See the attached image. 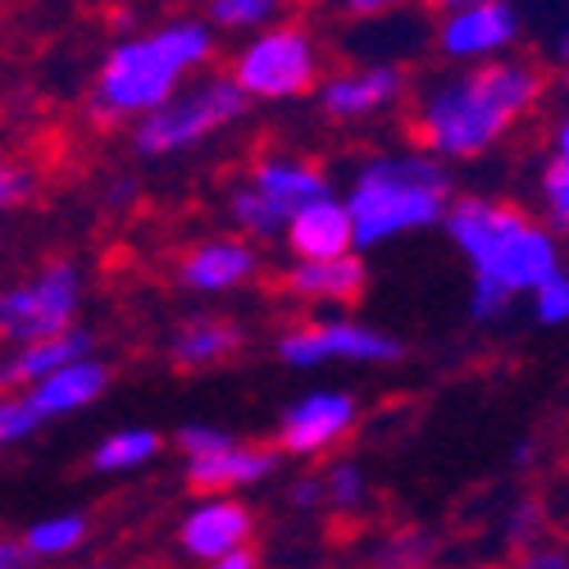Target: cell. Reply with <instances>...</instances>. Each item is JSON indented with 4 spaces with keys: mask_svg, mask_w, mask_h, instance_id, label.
I'll return each mask as SVG.
<instances>
[{
    "mask_svg": "<svg viewBox=\"0 0 569 569\" xmlns=\"http://www.w3.org/2000/svg\"><path fill=\"white\" fill-rule=\"evenodd\" d=\"M447 242L469 264V319L501 323L519 297H533L565 269L560 237L525 206L465 192L447 210Z\"/></svg>",
    "mask_w": 569,
    "mask_h": 569,
    "instance_id": "6da1fadb",
    "label": "cell"
},
{
    "mask_svg": "<svg viewBox=\"0 0 569 569\" xmlns=\"http://www.w3.org/2000/svg\"><path fill=\"white\" fill-rule=\"evenodd\" d=\"M542 87V69L519 56L451 69L429 87H419L410 106V137L419 151L447 164L479 160L501 147V137L515 123H525L538 110Z\"/></svg>",
    "mask_w": 569,
    "mask_h": 569,
    "instance_id": "7a4b0ae2",
    "label": "cell"
},
{
    "mask_svg": "<svg viewBox=\"0 0 569 569\" xmlns=\"http://www.w3.org/2000/svg\"><path fill=\"white\" fill-rule=\"evenodd\" d=\"M214 23L197 14H178L147 32L119 37L87 91V114L97 128L141 123L164 110L182 87H192L214 64Z\"/></svg>",
    "mask_w": 569,
    "mask_h": 569,
    "instance_id": "3957f363",
    "label": "cell"
},
{
    "mask_svg": "<svg viewBox=\"0 0 569 569\" xmlns=\"http://www.w3.org/2000/svg\"><path fill=\"white\" fill-rule=\"evenodd\" d=\"M456 173L447 160L397 147V151H373L365 156L347 178V210L356 219V247L378 251L392 247L401 237L429 232L447 223V210L456 206Z\"/></svg>",
    "mask_w": 569,
    "mask_h": 569,
    "instance_id": "277c9868",
    "label": "cell"
},
{
    "mask_svg": "<svg viewBox=\"0 0 569 569\" xmlns=\"http://www.w3.org/2000/svg\"><path fill=\"white\" fill-rule=\"evenodd\" d=\"M247 106H251V97L228 73H201L192 87H182L164 110L132 123L128 147L137 160L187 156V151L206 147L210 137L228 132L232 123H242Z\"/></svg>",
    "mask_w": 569,
    "mask_h": 569,
    "instance_id": "5b68a950",
    "label": "cell"
},
{
    "mask_svg": "<svg viewBox=\"0 0 569 569\" xmlns=\"http://www.w3.org/2000/svg\"><path fill=\"white\" fill-rule=\"evenodd\" d=\"M228 78L247 91L260 106H282V101H301L315 97L323 73V51L319 37L301 23H278L256 37H247L228 60Z\"/></svg>",
    "mask_w": 569,
    "mask_h": 569,
    "instance_id": "8992f818",
    "label": "cell"
},
{
    "mask_svg": "<svg viewBox=\"0 0 569 569\" xmlns=\"http://www.w3.org/2000/svg\"><path fill=\"white\" fill-rule=\"evenodd\" d=\"M273 356L288 369H323V365H360V369H378V365H397L406 356V342L397 333L365 319H347V315H315L301 319L292 328H282Z\"/></svg>",
    "mask_w": 569,
    "mask_h": 569,
    "instance_id": "52a82bcc",
    "label": "cell"
},
{
    "mask_svg": "<svg viewBox=\"0 0 569 569\" xmlns=\"http://www.w3.org/2000/svg\"><path fill=\"white\" fill-rule=\"evenodd\" d=\"M82 269L73 260H46L32 278L14 282L0 297V333L14 347H32L78 328Z\"/></svg>",
    "mask_w": 569,
    "mask_h": 569,
    "instance_id": "ba28073f",
    "label": "cell"
},
{
    "mask_svg": "<svg viewBox=\"0 0 569 569\" xmlns=\"http://www.w3.org/2000/svg\"><path fill=\"white\" fill-rule=\"evenodd\" d=\"M360 423V401L347 388H315L282 406L273 423V447L292 460H315L351 438Z\"/></svg>",
    "mask_w": 569,
    "mask_h": 569,
    "instance_id": "9c48e42d",
    "label": "cell"
},
{
    "mask_svg": "<svg viewBox=\"0 0 569 569\" xmlns=\"http://www.w3.org/2000/svg\"><path fill=\"white\" fill-rule=\"evenodd\" d=\"M519 37H525V14H519L515 0H497V6H469V10L442 14L438 28H433L438 56L451 60L456 69L506 60L519 46Z\"/></svg>",
    "mask_w": 569,
    "mask_h": 569,
    "instance_id": "30bf717a",
    "label": "cell"
},
{
    "mask_svg": "<svg viewBox=\"0 0 569 569\" xmlns=\"http://www.w3.org/2000/svg\"><path fill=\"white\" fill-rule=\"evenodd\" d=\"M251 538H256V510L232 492L197 497L178 519V551L187 560H201L206 569L237 551H251Z\"/></svg>",
    "mask_w": 569,
    "mask_h": 569,
    "instance_id": "8fae6325",
    "label": "cell"
},
{
    "mask_svg": "<svg viewBox=\"0 0 569 569\" xmlns=\"http://www.w3.org/2000/svg\"><path fill=\"white\" fill-rule=\"evenodd\" d=\"M406 97V69L392 60H373V64H356V69H338L328 73L315 91L319 114L333 123H360L392 110Z\"/></svg>",
    "mask_w": 569,
    "mask_h": 569,
    "instance_id": "7c38bea8",
    "label": "cell"
},
{
    "mask_svg": "<svg viewBox=\"0 0 569 569\" xmlns=\"http://www.w3.org/2000/svg\"><path fill=\"white\" fill-rule=\"evenodd\" d=\"M260 273V247L247 242L237 232H219V237H201L197 247H187L178 260V282L192 297H228L251 288Z\"/></svg>",
    "mask_w": 569,
    "mask_h": 569,
    "instance_id": "4fadbf2b",
    "label": "cell"
},
{
    "mask_svg": "<svg viewBox=\"0 0 569 569\" xmlns=\"http://www.w3.org/2000/svg\"><path fill=\"white\" fill-rule=\"evenodd\" d=\"M282 465L278 447H260V442H228L223 451L210 456H192L182 460V479L197 497H214V492H237V488H260L269 483Z\"/></svg>",
    "mask_w": 569,
    "mask_h": 569,
    "instance_id": "5bb4252c",
    "label": "cell"
},
{
    "mask_svg": "<svg viewBox=\"0 0 569 569\" xmlns=\"http://www.w3.org/2000/svg\"><path fill=\"white\" fill-rule=\"evenodd\" d=\"M288 251L292 260H342L360 256L356 247V219L342 197H323L315 206H301L288 223Z\"/></svg>",
    "mask_w": 569,
    "mask_h": 569,
    "instance_id": "9a60e30c",
    "label": "cell"
},
{
    "mask_svg": "<svg viewBox=\"0 0 569 569\" xmlns=\"http://www.w3.org/2000/svg\"><path fill=\"white\" fill-rule=\"evenodd\" d=\"M91 356H97V333L78 323L60 338L14 347L6 360H0V383H6V392H28V388L41 383V378H51V373H60L78 360H91Z\"/></svg>",
    "mask_w": 569,
    "mask_h": 569,
    "instance_id": "2e32d148",
    "label": "cell"
},
{
    "mask_svg": "<svg viewBox=\"0 0 569 569\" xmlns=\"http://www.w3.org/2000/svg\"><path fill=\"white\" fill-rule=\"evenodd\" d=\"M110 378H114L110 365L91 356V360H78L69 369L51 373V378H41V383L28 388L23 397H28V406L37 410L41 423H56V419H69V415H78L87 406H97L110 392Z\"/></svg>",
    "mask_w": 569,
    "mask_h": 569,
    "instance_id": "e0dca14e",
    "label": "cell"
},
{
    "mask_svg": "<svg viewBox=\"0 0 569 569\" xmlns=\"http://www.w3.org/2000/svg\"><path fill=\"white\" fill-rule=\"evenodd\" d=\"M369 282V269L360 256L342 260H292L282 273V292L301 306H351Z\"/></svg>",
    "mask_w": 569,
    "mask_h": 569,
    "instance_id": "ac0fdd59",
    "label": "cell"
},
{
    "mask_svg": "<svg viewBox=\"0 0 569 569\" xmlns=\"http://www.w3.org/2000/svg\"><path fill=\"white\" fill-rule=\"evenodd\" d=\"M247 182H256L264 197H273L288 214H297L301 206H315L323 197H338L333 182L319 164H310L306 156H292V151H269L251 164Z\"/></svg>",
    "mask_w": 569,
    "mask_h": 569,
    "instance_id": "d6986e66",
    "label": "cell"
},
{
    "mask_svg": "<svg viewBox=\"0 0 569 569\" xmlns=\"http://www.w3.org/2000/svg\"><path fill=\"white\" fill-rule=\"evenodd\" d=\"M237 351H242V328H237L232 319H223V315L187 319L182 328H173V342H169V360L187 373L214 369Z\"/></svg>",
    "mask_w": 569,
    "mask_h": 569,
    "instance_id": "ffe728a7",
    "label": "cell"
},
{
    "mask_svg": "<svg viewBox=\"0 0 569 569\" xmlns=\"http://www.w3.org/2000/svg\"><path fill=\"white\" fill-rule=\"evenodd\" d=\"M223 214L232 223L237 237H247L256 247H269V242H288V223L292 214L282 210L273 197H264L256 182H232L228 187V201H223Z\"/></svg>",
    "mask_w": 569,
    "mask_h": 569,
    "instance_id": "44dd1931",
    "label": "cell"
},
{
    "mask_svg": "<svg viewBox=\"0 0 569 569\" xmlns=\"http://www.w3.org/2000/svg\"><path fill=\"white\" fill-rule=\"evenodd\" d=\"M164 456V438L156 429H147V423H128V429H110L97 447H91L87 465L91 473H137V469H147Z\"/></svg>",
    "mask_w": 569,
    "mask_h": 569,
    "instance_id": "7402d4cb",
    "label": "cell"
},
{
    "mask_svg": "<svg viewBox=\"0 0 569 569\" xmlns=\"http://www.w3.org/2000/svg\"><path fill=\"white\" fill-rule=\"evenodd\" d=\"M87 533H91V525H87L82 510H56V515L32 519V525L19 533V542L28 547V556H32L37 565H46V560H69V556H78L82 542H87Z\"/></svg>",
    "mask_w": 569,
    "mask_h": 569,
    "instance_id": "603a6c76",
    "label": "cell"
},
{
    "mask_svg": "<svg viewBox=\"0 0 569 569\" xmlns=\"http://www.w3.org/2000/svg\"><path fill=\"white\" fill-rule=\"evenodd\" d=\"M292 0H206V19L214 23V32H232V37H256L264 28L288 23Z\"/></svg>",
    "mask_w": 569,
    "mask_h": 569,
    "instance_id": "cb8c5ba5",
    "label": "cell"
},
{
    "mask_svg": "<svg viewBox=\"0 0 569 569\" xmlns=\"http://www.w3.org/2000/svg\"><path fill=\"white\" fill-rule=\"evenodd\" d=\"M538 201H542V223L560 237H569V160H547L538 178Z\"/></svg>",
    "mask_w": 569,
    "mask_h": 569,
    "instance_id": "d4e9b609",
    "label": "cell"
},
{
    "mask_svg": "<svg viewBox=\"0 0 569 569\" xmlns=\"http://www.w3.org/2000/svg\"><path fill=\"white\" fill-rule=\"evenodd\" d=\"M323 483H328V510L338 515H356L369 501V479H365V465L360 460H333L323 469Z\"/></svg>",
    "mask_w": 569,
    "mask_h": 569,
    "instance_id": "484cf974",
    "label": "cell"
},
{
    "mask_svg": "<svg viewBox=\"0 0 569 569\" xmlns=\"http://www.w3.org/2000/svg\"><path fill=\"white\" fill-rule=\"evenodd\" d=\"M529 315L542 328H569V269L551 273L542 288L529 297Z\"/></svg>",
    "mask_w": 569,
    "mask_h": 569,
    "instance_id": "4316f807",
    "label": "cell"
},
{
    "mask_svg": "<svg viewBox=\"0 0 569 569\" xmlns=\"http://www.w3.org/2000/svg\"><path fill=\"white\" fill-rule=\"evenodd\" d=\"M37 429H41V419H37V410L28 406V397H23V392H6V401H0V442L19 447V442H28Z\"/></svg>",
    "mask_w": 569,
    "mask_h": 569,
    "instance_id": "83f0119b",
    "label": "cell"
},
{
    "mask_svg": "<svg viewBox=\"0 0 569 569\" xmlns=\"http://www.w3.org/2000/svg\"><path fill=\"white\" fill-rule=\"evenodd\" d=\"M228 442H237L228 429H219V423H201V419L182 423V429L173 433V447L182 451V460H192V456H210V451H223Z\"/></svg>",
    "mask_w": 569,
    "mask_h": 569,
    "instance_id": "f1b7e54d",
    "label": "cell"
},
{
    "mask_svg": "<svg viewBox=\"0 0 569 569\" xmlns=\"http://www.w3.org/2000/svg\"><path fill=\"white\" fill-rule=\"evenodd\" d=\"M506 538H510V547H519V551H529L533 542H542V506L538 501H519L510 515H506Z\"/></svg>",
    "mask_w": 569,
    "mask_h": 569,
    "instance_id": "f546056e",
    "label": "cell"
},
{
    "mask_svg": "<svg viewBox=\"0 0 569 569\" xmlns=\"http://www.w3.org/2000/svg\"><path fill=\"white\" fill-rule=\"evenodd\" d=\"M37 197V173L28 169V164H6L0 169V206L6 210H19V206H28Z\"/></svg>",
    "mask_w": 569,
    "mask_h": 569,
    "instance_id": "4dcf8cb0",
    "label": "cell"
},
{
    "mask_svg": "<svg viewBox=\"0 0 569 569\" xmlns=\"http://www.w3.org/2000/svg\"><path fill=\"white\" fill-rule=\"evenodd\" d=\"M429 551H433V542L423 538V533H401V538H392L388 547H383V565L388 569H415V565H423L429 560Z\"/></svg>",
    "mask_w": 569,
    "mask_h": 569,
    "instance_id": "1f68e13d",
    "label": "cell"
},
{
    "mask_svg": "<svg viewBox=\"0 0 569 569\" xmlns=\"http://www.w3.org/2000/svg\"><path fill=\"white\" fill-rule=\"evenodd\" d=\"M288 506L301 510V515H315L328 506V483H323V473H301V479H292L288 488Z\"/></svg>",
    "mask_w": 569,
    "mask_h": 569,
    "instance_id": "d6a6232c",
    "label": "cell"
},
{
    "mask_svg": "<svg viewBox=\"0 0 569 569\" xmlns=\"http://www.w3.org/2000/svg\"><path fill=\"white\" fill-rule=\"evenodd\" d=\"M515 569H569V547H560V542H533L529 551H519Z\"/></svg>",
    "mask_w": 569,
    "mask_h": 569,
    "instance_id": "836d02e7",
    "label": "cell"
},
{
    "mask_svg": "<svg viewBox=\"0 0 569 569\" xmlns=\"http://www.w3.org/2000/svg\"><path fill=\"white\" fill-rule=\"evenodd\" d=\"M333 6L347 19H388V14H397L406 6V0H333Z\"/></svg>",
    "mask_w": 569,
    "mask_h": 569,
    "instance_id": "e575fe53",
    "label": "cell"
},
{
    "mask_svg": "<svg viewBox=\"0 0 569 569\" xmlns=\"http://www.w3.org/2000/svg\"><path fill=\"white\" fill-rule=\"evenodd\" d=\"M37 560L28 556V547L19 542V538H6L0 542V569H32Z\"/></svg>",
    "mask_w": 569,
    "mask_h": 569,
    "instance_id": "d590c367",
    "label": "cell"
},
{
    "mask_svg": "<svg viewBox=\"0 0 569 569\" xmlns=\"http://www.w3.org/2000/svg\"><path fill=\"white\" fill-rule=\"evenodd\" d=\"M551 156L556 160H569V106L556 114V123H551Z\"/></svg>",
    "mask_w": 569,
    "mask_h": 569,
    "instance_id": "8d00e7d4",
    "label": "cell"
},
{
    "mask_svg": "<svg viewBox=\"0 0 569 569\" xmlns=\"http://www.w3.org/2000/svg\"><path fill=\"white\" fill-rule=\"evenodd\" d=\"M132 197H137V178H114V182H110V206H114V210H123Z\"/></svg>",
    "mask_w": 569,
    "mask_h": 569,
    "instance_id": "74e56055",
    "label": "cell"
},
{
    "mask_svg": "<svg viewBox=\"0 0 569 569\" xmlns=\"http://www.w3.org/2000/svg\"><path fill=\"white\" fill-rule=\"evenodd\" d=\"M438 14H456V10H469V6H497V0H429Z\"/></svg>",
    "mask_w": 569,
    "mask_h": 569,
    "instance_id": "f35d334b",
    "label": "cell"
},
{
    "mask_svg": "<svg viewBox=\"0 0 569 569\" xmlns=\"http://www.w3.org/2000/svg\"><path fill=\"white\" fill-rule=\"evenodd\" d=\"M210 569H260V560H256V551H237V556H228V560H219Z\"/></svg>",
    "mask_w": 569,
    "mask_h": 569,
    "instance_id": "ab89813d",
    "label": "cell"
},
{
    "mask_svg": "<svg viewBox=\"0 0 569 569\" xmlns=\"http://www.w3.org/2000/svg\"><path fill=\"white\" fill-rule=\"evenodd\" d=\"M551 56L569 69V28H560V37H556V46H551Z\"/></svg>",
    "mask_w": 569,
    "mask_h": 569,
    "instance_id": "60d3db41",
    "label": "cell"
},
{
    "mask_svg": "<svg viewBox=\"0 0 569 569\" xmlns=\"http://www.w3.org/2000/svg\"><path fill=\"white\" fill-rule=\"evenodd\" d=\"M533 465V442H519L515 447V469H529Z\"/></svg>",
    "mask_w": 569,
    "mask_h": 569,
    "instance_id": "b9f144b4",
    "label": "cell"
},
{
    "mask_svg": "<svg viewBox=\"0 0 569 569\" xmlns=\"http://www.w3.org/2000/svg\"><path fill=\"white\" fill-rule=\"evenodd\" d=\"M69 569H106V565H69Z\"/></svg>",
    "mask_w": 569,
    "mask_h": 569,
    "instance_id": "7bdbcfd3",
    "label": "cell"
},
{
    "mask_svg": "<svg viewBox=\"0 0 569 569\" xmlns=\"http://www.w3.org/2000/svg\"><path fill=\"white\" fill-rule=\"evenodd\" d=\"M565 91H569V69H565Z\"/></svg>",
    "mask_w": 569,
    "mask_h": 569,
    "instance_id": "ee69618b",
    "label": "cell"
}]
</instances>
